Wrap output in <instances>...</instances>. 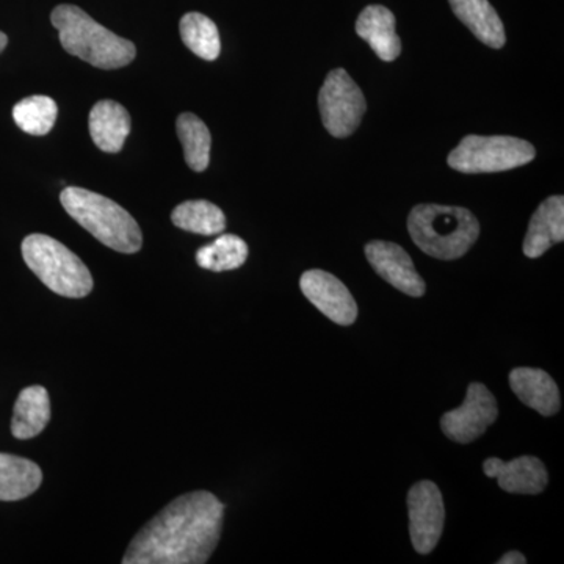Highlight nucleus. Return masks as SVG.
Listing matches in <instances>:
<instances>
[{"mask_svg":"<svg viewBox=\"0 0 564 564\" xmlns=\"http://www.w3.org/2000/svg\"><path fill=\"white\" fill-rule=\"evenodd\" d=\"M225 505L212 492L177 497L133 536L124 564H203L221 536Z\"/></svg>","mask_w":564,"mask_h":564,"instance_id":"f257e3e1","label":"nucleus"},{"mask_svg":"<svg viewBox=\"0 0 564 564\" xmlns=\"http://www.w3.org/2000/svg\"><path fill=\"white\" fill-rule=\"evenodd\" d=\"M51 22L58 31L63 50L96 68L118 69L135 58L132 41L110 32L79 7L58 6L51 13Z\"/></svg>","mask_w":564,"mask_h":564,"instance_id":"f03ea898","label":"nucleus"},{"mask_svg":"<svg viewBox=\"0 0 564 564\" xmlns=\"http://www.w3.org/2000/svg\"><path fill=\"white\" fill-rule=\"evenodd\" d=\"M408 231L425 254L455 261L477 242L480 225L464 207L419 204L408 217Z\"/></svg>","mask_w":564,"mask_h":564,"instance_id":"7ed1b4c3","label":"nucleus"},{"mask_svg":"<svg viewBox=\"0 0 564 564\" xmlns=\"http://www.w3.org/2000/svg\"><path fill=\"white\" fill-rule=\"evenodd\" d=\"M61 202L69 217L106 247L124 254L141 250L143 234L139 223L120 204L80 187H66Z\"/></svg>","mask_w":564,"mask_h":564,"instance_id":"20e7f679","label":"nucleus"},{"mask_svg":"<svg viewBox=\"0 0 564 564\" xmlns=\"http://www.w3.org/2000/svg\"><path fill=\"white\" fill-rule=\"evenodd\" d=\"M21 251L29 269L57 295L84 299L95 288L90 270L79 256L50 236L32 234L25 237Z\"/></svg>","mask_w":564,"mask_h":564,"instance_id":"39448f33","label":"nucleus"},{"mask_svg":"<svg viewBox=\"0 0 564 564\" xmlns=\"http://www.w3.org/2000/svg\"><path fill=\"white\" fill-rule=\"evenodd\" d=\"M536 158L533 144L516 137L467 135L448 154V166L459 173H500L527 165Z\"/></svg>","mask_w":564,"mask_h":564,"instance_id":"423d86ee","label":"nucleus"},{"mask_svg":"<svg viewBox=\"0 0 564 564\" xmlns=\"http://www.w3.org/2000/svg\"><path fill=\"white\" fill-rule=\"evenodd\" d=\"M318 110L326 131L336 139H345L361 124L367 102L350 74L339 68L326 77L318 93Z\"/></svg>","mask_w":564,"mask_h":564,"instance_id":"0eeeda50","label":"nucleus"},{"mask_svg":"<svg viewBox=\"0 0 564 564\" xmlns=\"http://www.w3.org/2000/svg\"><path fill=\"white\" fill-rule=\"evenodd\" d=\"M499 415L496 399L481 383H470L462 406L448 411L441 419V429L448 440L469 444L478 440Z\"/></svg>","mask_w":564,"mask_h":564,"instance_id":"6e6552de","label":"nucleus"},{"mask_svg":"<svg viewBox=\"0 0 564 564\" xmlns=\"http://www.w3.org/2000/svg\"><path fill=\"white\" fill-rule=\"evenodd\" d=\"M411 541L419 554L426 555L440 543L445 522L443 494L433 481H419L408 494Z\"/></svg>","mask_w":564,"mask_h":564,"instance_id":"1a4fd4ad","label":"nucleus"},{"mask_svg":"<svg viewBox=\"0 0 564 564\" xmlns=\"http://www.w3.org/2000/svg\"><path fill=\"white\" fill-rule=\"evenodd\" d=\"M300 288L303 295L337 325H352L358 317V304L344 282L334 274L310 270L300 280Z\"/></svg>","mask_w":564,"mask_h":564,"instance_id":"9d476101","label":"nucleus"},{"mask_svg":"<svg viewBox=\"0 0 564 564\" xmlns=\"http://www.w3.org/2000/svg\"><path fill=\"white\" fill-rule=\"evenodd\" d=\"M366 258L375 272L397 291L415 299L425 293V282L415 270L413 259L400 245L375 240L366 245Z\"/></svg>","mask_w":564,"mask_h":564,"instance_id":"9b49d317","label":"nucleus"},{"mask_svg":"<svg viewBox=\"0 0 564 564\" xmlns=\"http://www.w3.org/2000/svg\"><path fill=\"white\" fill-rule=\"evenodd\" d=\"M488 477L497 478L500 488L510 494H540L547 486L545 466L534 456H521L505 463L500 458H489L484 463Z\"/></svg>","mask_w":564,"mask_h":564,"instance_id":"f8f14e48","label":"nucleus"},{"mask_svg":"<svg viewBox=\"0 0 564 564\" xmlns=\"http://www.w3.org/2000/svg\"><path fill=\"white\" fill-rule=\"evenodd\" d=\"M395 17L383 6H370L356 21V33L369 43L383 62H393L402 52V40L395 32Z\"/></svg>","mask_w":564,"mask_h":564,"instance_id":"ddd939ff","label":"nucleus"},{"mask_svg":"<svg viewBox=\"0 0 564 564\" xmlns=\"http://www.w3.org/2000/svg\"><path fill=\"white\" fill-rule=\"evenodd\" d=\"M510 386L522 403L545 417L558 413L562 406L558 386L544 370L518 367L510 373Z\"/></svg>","mask_w":564,"mask_h":564,"instance_id":"4468645a","label":"nucleus"},{"mask_svg":"<svg viewBox=\"0 0 564 564\" xmlns=\"http://www.w3.org/2000/svg\"><path fill=\"white\" fill-rule=\"evenodd\" d=\"M564 239V198L551 196L540 204L530 220L524 240L527 258H541L552 245L562 243Z\"/></svg>","mask_w":564,"mask_h":564,"instance_id":"2eb2a0df","label":"nucleus"},{"mask_svg":"<svg viewBox=\"0 0 564 564\" xmlns=\"http://www.w3.org/2000/svg\"><path fill=\"white\" fill-rule=\"evenodd\" d=\"M88 126L96 147L104 152L117 154L131 133V117L121 104L99 101L90 111Z\"/></svg>","mask_w":564,"mask_h":564,"instance_id":"dca6fc26","label":"nucleus"},{"mask_svg":"<svg viewBox=\"0 0 564 564\" xmlns=\"http://www.w3.org/2000/svg\"><path fill=\"white\" fill-rule=\"evenodd\" d=\"M50 392L43 386L22 389L14 403L11 433L17 440L28 441L44 432L51 421Z\"/></svg>","mask_w":564,"mask_h":564,"instance_id":"f3484780","label":"nucleus"},{"mask_svg":"<svg viewBox=\"0 0 564 564\" xmlns=\"http://www.w3.org/2000/svg\"><path fill=\"white\" fill-rule=\"evenodd\" d=\"M455 17L469 29L486 46L492 50L503 47V22L488 0H448Z\"/></svg>","mask_w":564,"mask_h":564,"instance_id":"a211bd4d","label":"nucleus"},{"mask_svg":"<svg viewBox=\"0 0 564 564\" xmlns=\"http://www.w3.org/2000/svg\"><path fill=\"white\" fill-rule=\"evenodd\" d=\"M43 473L36 463L21 456L0 454V500L17 502L39 491Z\"/></svg>","mask_w":564,"mask_h":564,"instance_id":"6ab92c4d","label":"nucleus"},{"mask_svg":"<svg viewBox=\"0 0 564 564\" xmlns=\"http://www.w3.org/2000/svg\"><path fill=\"white\" fill-rule=\"evenodd\" d=\"M177 137L187 165L193 172H206L210 162L212 137L209 129L196 115L182 113L176 121Z\"/></svg>","mask_w":564,"mask_h":564,"instance_id":"aec40b11","label":"nucleus"},{"mask_svg":"<svg viewBox=\"0 0 564 564\" xmlns=\"http://www.w3.org/2000/svg\"><path fill=\"white\" fill-rule=\"evenodd\" d=\"M172 221L182 231L199 236H217L226 229V217L220 207L204 199L180 204L173 210Z\"/></svg>","mask_w":564,"mask_h":564,"instance_id":"412c9836","label":"nucleus"},{"mask_svg":"<svg viewBox=\"0 0 564 564\" xmlns=\"http://www.w3.org/2000/svg\"><path fill=\"white\" fill-rule=\"evenodd\" d=\"M181 39L185 46L207 62L220 57L221 41L217 24L202 13H187L180 22Z\"/></svg>","mask_w":564,"mask_h":564,"instance_id":"4be33fe9","label":"nucleus"},{"mask_svg":"<svg viewBox=\"0 0 564 564\" xmlns=\"http://www.w3.org/2000/svg\"><path fill=\"white\" fill-rule=\"evenodd\" d=\"M248 245L239 236L223 234L215 242L196 251V263L210 272H229L247 262Z\"/></svg>","mask_w":564,"mask_h":564,"instance_id":"5701e85b","label":"nucleus"},{"mask_svg":"<svg viewBox=\"0 0 564 564\" xmlns=\"http://www.w3.org/2000/svg\"><path fill=\"white\" fill-rule=\"evenodd\" d=\"M57 104L50 96H31L13 107V120L29 135H46L57 121Z\"/></svg>","mask_w":564,"mask_h":564,"instance_id":"b1692460","label":"nucleus"},{"mask_svg":"<svg viewBox=\"0 0 564 564\" xmlns=\"http://www.w3.org/2000/svg\"><path fill=\"white\" fill-rule=\"evenodd\" d=\"M525 556L521 552H508L503 555L502 560H499V564H525Z\"/></svg>","mask_w":564,"mask_h":564,"instance_id":"393cba45","label":"nucleus"},{"mask_svg":"<svg viewBox=\"0 0 564 564\" xmlns=\"http://www.w3.org/2000/svg\"><path fill=\"white\" fill-rule=\"evenodd\" d=\"M7 44H9V39H7L6 33L0 32V52L6 50Z\"/></svg>","mask_w":564,"mask_h":564,"instance_id":"a878e982","label":"nucleus"}]
</instances>
